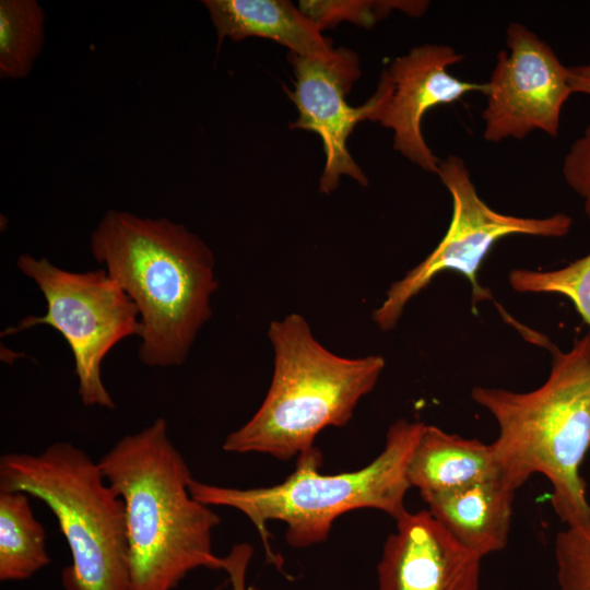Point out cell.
<instances>
[{
  "mask_svg": "<svg viewBox=\"0 0 590 590\" xmlns=\"http://www.w3.org/2000/svg\"><path fill=\"white\" fill-rule=\"evenodd\" d=\"M295 82L294 90L284 88L298 109V118L291 123L293 129L316 132L326 156L320 177L322 193L334 191L343 175L350 176L366 187L368 179L347 150V138L354 127L364 120H375L381 103V92L362 106L352 107L345 95L359 78L357 55L347 48L334 49L326 57H303L290 52Z\"/></svg>",
  "mask_w": 590,
  "mask_h": 590,
  "instance_id": "obj_10",
  "label": "cell"
},
{
  "mask_svg": "<svg viewBox=\"0 0 590 590\" xmlns=\"http://www.w3.org/2000/svg\"><path fill=\"white\" fill-rule=\"evenodd\" d=\"M424 425L397 420L388 428L382 451L355 471L321 473L322 453L315 446L300 453L294 472L273 486L225 487L193 479L189 489L204 505L234 508L246 516L268 557L275 562L267 527L270 521L285 523L287 544L303 548L324 542L335 519L351 510L376 509L397 520L406 510L408 467Z\"/></svg>",
  "mask_w": 590,
  "mask_h": 590,
  "instance_id": "obj_5",
  "label": "cell"
},
{
  "mask_svg": "<svg viewBox=\"0 0 590 590\" xmlns=\"http://www.w3.org/2000/svg\"><path fill=\"white\" fill-rule=\"evenodd\" d=\"M0 491L26 493L56 517L72 558L64 590H130L123 502L82 449L57 441L39 453L2 455Z\"/></svg>",
  "mask_w": 590,
  "mask_h": 590,
  "instance_id": "obj_6",
  "label": "cell"
},
{
  "mask_svg": "<svg viewBox=\"0 0 590 590\" xmlns=\"http://www.w3.org/2000/svg\"><path fill=\"white\" fill-rule=\"evenodd\" d=\"M219 40L258 36L287 47L303 57H326L332 42L299 8L285 0H205Z\"/></svg>",
  "mask_w": 590,
  "mask_h": 590,
  "instance_id": "obj_14",
  "label": "cell"
},
{
  "mask_svg": "<svg viewBox=\"0 0 590 590\" xmlns=\"http://www.w3.org/2000/svg\"><path fill=\"white\" fill-rule=\"evenodd\" d=\"M508 281L518 293L559 294L567 297L590 332V252L555 270L514 269Z\"/></svg>",
  "mask_w": 590,
  "mask_h": 590,
  "instance_id": "obj_18",
  "label": "cell"
},
{
  "mask_svg": "<svg viewBox=\"0 0 590 590\" xmlns=\"http://www.w3.org/2000/svg\"><path fill=\"white\" fill-rule=\"evenodd\" d=\"M568 76L573 93L590 96V64L568 66Z\"/></svg>",
  "mask_w": 590,
  "mask_h": 590,
  "instance_id": "obj_23",
  "label": "cell"
},
{
  "mask_svg": "<svg viewBox=\"0 0 590 590\" xmlns=\"http://www.w3.org/2000/svg\"><path fill=\"white\" fill-rule=\"evenodd\" d=\"M554 556L557 590H590V523L558 531Z\"/></svg>",
  "mask_w": 590,
  "mask_h": 590,
  "instance_id": "obj_20",
  "label": "cell"
},
{
  "mask_svg": "<svg viewBox=\"0 0 590 590\" xmlns=\"http://www.w3.org/2000/svg\"><path fill=\"white\" fill-rule=\"evenodd\" d=\"M499 476L492 444L424 425L412 452L408 480L421 493L439 492Z\"/></svg>",
  "mask_w": 590,
  "mask_h": 590,
  "instance_id": "obj_15",
  "label": "cell"
},
{
  "mask_svg": "<svg viewBox=\"0 0 590 590\" xmlns=\"http://www.w3.org/2000/svg\"><path fill=\"white\" fill-rule=\"evenodd\" d=\"M551 370L538 388L516 392L472 388L471 397L498 426L492 442L499 476L517 491L531 475L551 484V503L567 527L590 523L580 467L590 449V332L568 351L552 347Z\"/></svg>",
  "mask_w": 590,
  "mask_h": 590,
  "instance_id": "obj_3",
  "label": "cell"
},
{
  "mask_svg": "<svg viewBox=\"0 0 590 590\" xmlns=\"http://www.w3.org/2000/svg\"><path fill=\"white\" fill-rule=\"evenodd\" d=\"M91 253L134 303L140 361L182 365L212 316L219 287L210 247L184 224L109 210L91 234Z\"/></svg>",
  "mask_w": 590,
  "mask_h": 590,
  "instance_id": "obj_1",
  "label": "cell"
},
{
  "mask_svg": "<svg viewBox=\"0 0 590 590\" xmlns=\"http://www.w3.org/2000/svg\"><path fill=\"white\" fill-rule=\"evenodd\" d=\"M377 566L379 590H479L482 558L426 509L396 520Z\"/></svg>",
  "mask_w": 590,
  "mask_h": 590,
  "instance_id": "obj_12",
  "label": "cell"
},
{
  "mask_svg": "<svg viewBox=\"0 0 590 590\" xmlns=\"http://www.w3.org/2000/svg\"><path fill=\"white\" fill-rule=\"evenodd\" d=\"M487 83L482 113L487 142L521 140L533 131L556 138L565 103L573 94L568 66L553 48L519 22L506 28Z\"/></svg>",
  "mask_w": 590,
  "mask_h": 590,
  "instance_id": "obj_9",
  "label": "cell"
},
{
  "mask_svg": "<svg viewBox=\"0 0 590 590\" xmlns=\"http://www.w3.org/2000/svg\"><path fill=\"white\" fill-rule=\"evenodd\" d=\"M45 12L35 0L0 1V76L30 74L44 44Z\"/></svg>",
  "mask_w": 590,
  "mask_h": 590,
  "instance_id": "obj_17",
  "label": "cell"
},
{
  "mask_svg": "<svg viewBox=\"0 0 590 590\" xmlns=\"http://www.w3.org/2000/svg\"><path fill=\"white\" fill-rule=\"evenodd\" d=\"M437 176L452 201L448 229L424 260L390 285L373 311V320L381 331L392 330L410 300L445 271L458 272L469 281L475 309L476 304L492 298L479 283L477 272L499 239L510 235L558 238L571 228L573 219L566 213L526 217L495 211L479 196L464 160L458 155L440 160Z\"/></svg>",
  "mask_w": 590,
  "mask_h": 590,
  "instance_id": "obj_8",
  "label": "cell"
},
{
  "mask_svg": "<svg viewBox=\"0 0 590 590\" xmlns=\"http://www.w3.org/2000/svg\"><path fill=\"white\" fill-rule=\"evenodd\" d=\"M273 375L261 405L229 433L223 450L288 461L315 447L327 427H343L386 366L380 355L343 357L327 350L296 312L271 321Z\"/></svg>",
  "mask_w": 590,
  "mask_h": 590,
  "instance_id": "obj_4",
  "label": "cell"
},
{
  "mask_svg": "<svg viewBox=\"0 0 590 590\" xmlns=\"http://www.w3.org/2000/svg\"><path fill=\"white\" fill-rule=\"evenodd\" d=\"M463 55L447 45L425 44L396 58L384 69L377 88L381 103L374 121L393 131V149L423 170L436 174L440 160L422 133V119L435 106L451 104L473 92L487 93V83L460 80L448 68Z\"/></svg>",
  "mask_w": 590,
  "mask_h": 590,
  "instance_id": "obj_11",
  "label": "cell"
},
{
  "mask_svg": "<svg viewBox=\"0 0 590 590\" xmlns=\"http://www.w3.org/2000/svg\"><path fill=\"white\" fill-rule=\"evenodd\" d=\"M562 174L569 188L581 198L590 221V122L566 152Z\"/></svg>",
  "mask_w": 590,
  "mask_h": 590,
  "instance_id": "obj_21",
  "label": "cell"
},
{
  "mask_svg": "<svg viewBox=\"0 0 590 590\" xmlns=\"http://www.w3.org/2000/svg\"><path fill=\"white\" fill-rule=\"evenodd\" d=\"M516 491L500 476L447 491L421 493L427 510L481 557L507 546Z\"/></svg>",
  "mask_w": 590,
  "mask_h": 590,
  "instance_id": "obj_13",
  "label": "cell"
},
{
  "mask_svg": "<svg viewBox=\"0 0 590 590\" xmlns=\"http://www.w3.org/2000/svg\"><path fill=\"white\" fill-rule=\"evenodd\" d=\"M30 495L0 491V580L15 581L32 577L49 564L46 535L35 518Z\"/></svg>",
  "mask_w": 590,
  "mask_h": 590,
  "instance_id": "obj_16",
  "label": "cell"
},
{
  "mask_svg": "<svg viewBox=\"0 0 590 590\" xmlns=\"http://www.w3.org/2000/svg\"><path fill=\"white\" fill-rule=\"evenodd\" d=\"M428 1H299V10L321 31L340 22L349 21L369 27L386 17L392 10H401L410 15L420 16L428 8Z\"/></svg>",
  "mask_w": 590,
  "mask_h": 590,
  "instance_id": "obj_19",
  "label": "cell"
},
{
  "mask_svg": "<svg viewBox=\"0 0 590 590\" xmlns=\"http://www.w3.org/2000/svg\"><path fill=\"white\" fill-rule=\"evenodd\" d=\"M253 548L248 543L235 544L223 558V570L228 575L232 590H260L247 585V570L252 558Z\"/></svg>",
  "mask_w": 590,
  "mask_h": 590,
  "instance_id": "obj_22",
  "label": "cell"
},
{
  "mask_svg": "<svg viewBox=\"0 0 590 590\" xmlns=\"http://www.w3.org/2000/svg\"><path fill=\"white\" fill-rule=\"evenodd\" d=\"M20 271L33 280L46 300L43 316H27L1 335L14 334L38 324L57 330L68 343L74 359L78 393L86 406L115 409L102 380V364L123 339L141 335L139 311L106 269L71 272L45 257L23 253Z\"/></svg>",
  "mask_w": 590,
  "mask_h": 590,
  "instance_id": "obj_7",
  "label": "cell"
},
{
  "mask_svg": "<svg viewBox=\"0 0 590 590\" xmlns=\"http://www.w3.org/2000/svg\"><path fill=\"white\" fill-rule=\"evenodd\" d=\"M97 463L123 502L130 590H173L197 568L223 569L212 548L221 519L191 495L165 418L123 436Z\"/></svg>",
  "mask_w": 590,
  "mask_h": 590,
  "instance_id": "obj_2",
  "label": "cell"
}]
</instances>
